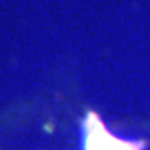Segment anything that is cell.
<instances>
[{"mask_svg":"<svg viewBox=\"0 0 150 150\" xmlns=\"http://www.w3.org/2000/svg\"><path fill=\"white\" fill-rule=\"evenodd\" d=\"M88 138H86V147L88 150H136V146L114 139L106 132V129L100 127L96 120L88 121Z\"/></svg>","mask_w":150,"mask_h":150,"instance_id":"1","label":"cell"}]
</instances>
